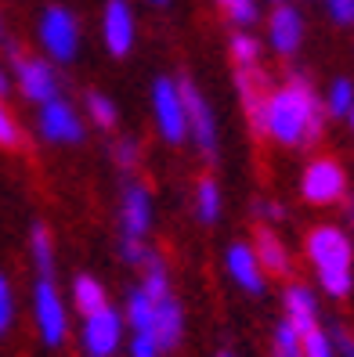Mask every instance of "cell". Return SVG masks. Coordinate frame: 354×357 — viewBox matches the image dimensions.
Masks as SVG:
<instances>
[{
    "instance_id": "cell-21",
    "label": "cell",
    "mask_w": 354,
    "mask_h": 357,
    "mask_svg": "<svg viewBox=\"0 0 354 357\" xmlns=\"http://www.w3.org/2000/svg\"><path fill=\"white\" fill-rule=\"evenodd\" d=\"M69 300H73L80 318H87V314L109 307V292H105V285H101L94 275H76L73 278V289H69Z\"/></svg>"
},
{
    "instance_id": "cell-27",
    "label": "cell",
    "mask_w": 354,
    "mask_h": 357,
    "mask_svg": "<svg viewBox=\"0 0 354 357\" xmlns=\"http://www.w3.org/2000/svg\"><path fill=\"white\" fill-rule=\"evenodd\" d=\"M112 162H116V170L127 177V174H138V166H141V141L134 134L127 137H116L112 141Z\"/></svg>"
},
{
    "instance_id": "cell-31",
    "label": "cell",
    "mask_w": 354,
    "mask_h": 357,
    "mask_svg": "<svg viewBox=\"0 0 354 357\" xmlns=\"http://www.w3.org/2000/svg\"><path fill=\"white\" fill-rule=\"evenodd\" d=\"M15 325V292H11V282L8 275L0 271V335Z\"/></svg>"
},
{
    "instance_id": "cell-37",
    "label": "cell",
    "mask_w": 354,
    "mask_h": 357,
    "mask_svg": "<svg viewBox=\"0 0 354 357\" xmlns=\"http://www.w3.org/2000/svg\"><path fill=\"white\" fill-rule=\"evenodd\" d=\"M214 357H239V354H235V350H217Z\"/></svg>"
},
{
    "instance_id": "cell-3",
    "label": "cell",
    "mask_w": 354,
    "mask_h": 357,
    "mask_svg": "<svg viewBox=\"0 0 354 357\" xmlns=\"http://www.w3.org/2000/svg\"><path fill=\"white\" fill-rule=\"evenodd\" d=\"M149 112H152V127L156 137L166 149H181L189 141V112H184V94H181V79L159 73L149 87Z\"/></svg>"
},
{
    "instance_id": "cell-16",
    "label": "cell",
    "mask_w": 354,
    "mask_h": 357,
    "mask_svg": "<svg viewBox=\"0 0 354 357\" xmlns=\"http://www.w3.org/2000/svg\"><path fill=\"white\" fill-rule=\"evenodd\" d=\"M249 245H253V253H257L267 278H293V253H289V245L279 235L275 224H257Z\"/></svg>"
},
{
    "instance_id": "cell-7",
    "label": "cell",
    "mask_w": 354,
    "mask_h": 357,
    "mask_svg": "<svg viewBox=\"0 0 354 357\" xmlns=\"http://www.w3.org/2000/svg\"><path fill=\"white\" fill-rule=\"evenodd\" d=\"M116 227H119V238H149L156 227V195L149 181L138 174H127L119 184Z\"/></svg>"
},
{
    "instance_id": "cell-1",
    "label": "cell",
    "mask_w": 354,
    "mask_h": 357,
    "mask_svg": "<svg viewBox=\"0 0 354 357\" xmlns=\"http://www.w3.org/2000/svg\"><path fill=\"white\" fill-rule=\"evenodd\" d=\"M325 123L329 112L322 105V87H315L307 73H286L272 83L249 130L282 152H307L322 144Z\"/></svg>"
},
{
    "instance_id": "cell-17",
    "label": "cell",
    "mask_w": 354,
    "mask_h": 357,
    "mask_svg": "<svg viewBox=\"0 0 354 357\" xmlns=\"http://www.w3.org/2000/svg\"><path fill=\"white\" fill-rule=\"evenodd\" d=\"M184 307L177 300V292H166V296H156V343L163 347V354H174L184 340Z\"/></svg>"
},
{
    "instance_id": "cell-13",
    "label": "cell",
    "mask_w": 354,
    "mask_h": 357,
    "mask_svg": "<svg viewBox=\"0 0 354 357\" xmlns=\"http://www.w3.org/2000/svg\"><path fill=\"white\" fill-rule=\"evenodd\" d=\"M101 44L112 58H127L138 44V15L131 0H105L101 8Z\"/></svg>"
},
{
    "instance_id": "cell-40",
    "label": "cell",
    "mask_w": 354,
    "mask_h": 357,
    "mask_svg": "<svg viewBox=\"0 0 354 357\" xmlns=\"http://www.w3.org/2000/svg\"><path fill=\"white\" fill-rule=\"evenodd\" d=\"M0 44H4V18H0Z\"/></svg>"
},
{
    "instance_id": "cell-5",
    "label": "cell",
    "mask_w": 354,
    "mask_h": 357,
    "mask_svg": "<svg viewBox=\"0 0 354 357\" xmlns=\"http://www.w3.org/2000/svg\"><path fill=\"white\" fill-rule=\"evenodd\" d=\"M181 79V94H184V112H189V144L206 159L214 162L221 155V123H217V109L206 98V91L192 76H177Z\"/></svg>"
},
{
    "instance_id": "cell-23",
    "label": "cell",
    "mask_w": 354,
    "mask_h": 357,
    "mask_svg": "<svg viewBox=\"0 0 354 357\" xmlns=\"http://www.w3.org/2000/svg\"><path fill=\"white\" fill-rule=\"evenodd\" d=\"M83 119L94 123L98 130H116L119 127V109L109 94L101 91H87L83 94Z\"/></svg>"
},
{
    "instance_id": "cell-32",
    "label": "cell",
    "mask_w": 354,
    "mask_h": 357,
    "mask_svg": "<svg viewBox=\"0 0 354 357\" xmlns=\"http://www.w3.org/2000/svg\"><path fill=\"white\" fill-rule=\"evenodd\" d=\"M329 335L332 347H337V357H354V328L344 321H329Z\"/></svg>"
},
{
    "instance_id": "cell-28",
    "label": "cell",
    "mask_w": 354,
    "mask_h": 357,
    "mask_svg": "<svg viewBox=\"0 0 354 357\" xmlns=\"http://www.w3.org/2000/svg\"><path fill=\"white\" fill-rule=\"evenodd\" d=\"M22 123H18L15 109L8 105V98H0V149H8V152H18L22 149Z\"/></svg>"
},
{
    "instance_id": "cell-30",
    "label": "cell",
    "mask_w": 354,
    "mask_h": 357,
    "mask_svg": "<svg viewBox=\"0 0 354 357\" xmlns=\"http://www.w3.org/2000/svg\"><path fill=\"white\" fill-rule=\"evenodd\" d=\"M318 4H322V15L332 26H340V29L354 26V0H318Z\"/></svg>"
},
{
    "instance_id": "cell-42",
    "label": "cell",
    "mask_w": 354,
    "mask_h": 357,
    "mask_svg": "<svg viewBox=\"0 0 354 357\" xmlns=\"http://www.w3.org/2000/svg\"><path fill=\"white\" fill-rule=\"evenodd\" d=\"M351 29H354V26H351Z\"/></svg>"
},
{
    "instance_id": "cell-34",
    "label": "cell",
    "mask_w": 354,
    "mask_h": 357,
    "mask_svg": "<svg viewBox=\"0 0 354 357\" xmlns=\"http://www.w3.org/2000/svg\"><path fill=\"white\" fill-rule=\"evenodd\" d=\"M127 357H166L163 347L152 340V335H131L127 340Z\"/></svg>"
},
{
    "instance_id": "cell-24",
    "label": "cell",
    "mask_w": 354,
    "mask_h": 357,
    "mask_svg": "<svg viewBox=\"0 0 354 357\" xmlns=\"http://www.w3.org/2000/svg\"><path fill=\"white\" fill-rule=\"evenodd\" d=\"M29 257H33L36 275L54 278V235H51L47 224H33V231H29Z\"/></svg>"
},
{
    "instance_id": "cell-38",
    "label": "cell",
    "mask_w": 354,
    "mask_h": 357,
    "mask_svg": "<svg viewBox=\"0 0 354 357\" xmlns=\"http://www.w3.org/2000/svg\"><path fill=\"white\" fill-rule=\"evenodd\" d=\"M149 4H152V8H166V4H170V0H149Z\"/></svg>"
},
{
    "instance_id": "cell-29",
    "label": "cell",
    "mask_w": 354,
    "mask_h": 357,
    "mask_svg": "<svg viewBox=\"0 0 354 357\" xmlns=\"http://www.w3.org/2000/svg\"><path fill=\"white\" fill-rule=\"evenodd\" d=\"M304 357H337V347H332L329 325H318L304 335Z\"/></svg>"
},
{
    "instance_id": "cell-12",
    "label": "cell",
    "mask_w": 354,
    "mask_h": 357,
    "mask_svg": "<svg viewBox=\"0 0 354 357\" xmlns=\"http://www.w3.org/2000/svg\"><path fill=\"white\" fill-rule=\"evenodd\" d=\"M123 335H127V321H123L119 307H101L94 314H87L80 325V347L87 357H112L123 347Z\"/></svg>"
},
{
    "instance_id": "cell-18",
    "label": "cell",
    "mask_w": 354,
    "mask_h": 357,
    "mask_svg": "<svg viewBox=\"0 0 354 357\" xmlns=\"http://www.w3.org/2000/svg\"><path fill=\"white\" fill-rule=\"evenodd\" d=\"M275 76L267 73L264 66H253V69H235V91H239V105L246 112V123H253L260 105L267 98V91H272Z\"/></svg>"
},
{
    "instance_id": "cell-8",
    "label": "cell",
    "mask_w": 354,
    "mask_h": 357,
    "mask_svg": "<svg viewBox=\"0 0 354 357\" xmlns=\"http://www.w3.org/2000/svg\"><path fill=\"white\" fill-rule=\"evenodd\" d=\"M8 58H11V73H15V87L26 101L33 105H44L51 98L61 94V79L51 58H40V54H26L18 44H8Z\"/></svg>"
},
{
    "instance_id": "cell-6",
    "label": "cell",
    "mask_w": 354,
    "mask_h": 357,
    "mask_svg": "<svg viewBox=\"0 0 354 357\" xmlns=\"http://www.w3.org/2000/svg\"><path fill=\"white\" fill-rule=\"evenodd\" d=\"M80 18L66 4H47L36 18V40L54 66H73L80 54Z\"/></svg>"
},
{
    "instance_id": "cell-19",
    "label": "cell",
    "mask_w": 354,
    "mask_h": 357,
    "mask_svg": "<svg viewBox=\"0 0 354 357\" xmlns=\"http://www.w3.org/2000/svg\"><path fill=\"white\" fill-rule=\"evenodd\" d=\"M192 213L199 224L214 227L224 217V192H221V181L214 174H199L192 184Z\"/></svg>"
},
{
    "instance_id": "cell-11",
    "label": "cell",
    "mask_w": 354,
    "mask_h": 357,
    "mask_svg": "<svg viewBox=\"0 0 354 357\" xmlns=\"http://www.w3.org/2000/svg\"><path fill=\"white\" fill-rule=\"evenodd\" d=\"M36 134L47 144H83L87 137V119L69 98H51L36 105Z\"/></svg>"
},
{
    "instance_id": "cell-4",
    "label": "cell",
    "mask_w": 354,
    "mask_h": 357,
    "mask_svg": "<svg viewBox=\"0 0 354 357\" xmlns=\"http://www.w3.org/2000/svg\"><path fill=\"white\" fill-rule=\"evenodd\" d=\"M297 192L307 206H315V209L340 206L351 195V174L337 155H311L304 162V170H300Z\"/></svg>"
},
{
    "instance_id": "cell-20",
    "label": "cell",
    "mask_w": 354,
    "mask_h": 357,
    "mask_svg": "<svg viewBox=\"0 0 354 357\" xmlns=\"http://www.w3.org/2000/svg\"><path fill=\"white\" fill-rule=\"evenodd\" d=\"M228 61H232V69L264 66V40L253 29H235L228 36Z\"/></svg>"
},
{
    "instance_id": "cell-41",
    "label": "cell",
    "mask_w": 354,
    "mask_h": 357,
    "mask_svg": "<svg viewBox=\"0 0 354 357\" xmlns=\"http://www.w3.org/2000/svg\"><path fill=\"white\" fill-rule=\"evenodd\" d=\"M272 4H286V0H272ZM293 4H300V0H293Z\"/></svg>"
},
{
    "instance_id": "cell-33",
    "label": "cell",
    "mask_w": 354,
    "mask_h": 357,
    "mask_svg": "<svg viewBox=\"0 0 354 357\" xmlns=\"http://www.w3.org/2000/svg\"><path fill=\"white\" fill-rule=\"evenodd\" d=\"M253 217L257 224H279L286 217V209L279 199H253Z\"/></svg>"
},
{
    "instance_id": "cell-22",
    "label": "cell",
    "mask_w": 354,
    "mask_h": 357,
    "mask_svg": "<svg viewBox=\"0 0 354 357\" xmlns=\"http://www.w3.org/2000/svg\"><path fill=\"white\" fill-rule=\"evenodd\" d=\"M322 105L329 119H347L354 109V79L351 76H332L322 87Z\"/></svg>"
},
{
    "instance_id": "cell-39",
    "label": "cell",
    "mask_w": 354,
    "mask_h": 357,
    "mask_svg": "<svg viewBox=\"0 0 354 357\" xmlns=\"http://www.w3.org/2000/svg\"><path fill=\"white\" fill-rule=\"evenodd\" d=\"M344 123H347V127H351V134H354V109H351V116H347Z\"/></svg>"
},
{
    "instance_id": "cell-9",
    "label": "cell",
    "mask_w": 354,
    "mask_h": 357,
    "mask_svg": "<svg viewBox=\"0 0 354 357\" xmlns=\"http://www.w3.org/2000/svg\"><path fill=\"white\" fill-rule=\"evenodd\" d=\"M307 40V15L300 4L286 0V4H272V11L264 15V47L275 58L289 61L304 51Z\"/></svg>"
},
{
    "instance_id": "cell-25",
    "label": "cell",
    "mask_w": 354,
    "mask_h": 357,
    "mask_svg": "<svg viewBox=\"0 0 354 357\" xmlns=\"http://www.w3.org/2000/svg\"><path fill=\"white\" fill-rule=\"evenodd\" d=\"M267 354L272 357H304V335L286 318H279L272 325V335H267Z\"/></svg>"
},
{
    "instance_id": "cell-14",
    "label": "cell",
    "mask_w": 354,
    "mask_h": 357,
    "mask_svg": "<svg viewBox=\"0 0 354 357\" xmlns=\"http://www.w3.org/2000/svg\"><path fill=\"white\" fill-rule=\"evenodd\" d=\"M224 271H228V278H232V285L239 292H246V296H264L267 292V275H264V267H260L249 242L239 238V242L224 245Z\"/></svg>"
},
{
    "instance_id": "cell-36",
    "label": "cell",
    "mask_w": 354,
    "mask_h": 357,
    "mask_svg": "<svg viewBox=\"0 0 354 357\" xmlns=\"http://www.w3.org/2000/svg\"><path fill=\"white\" fill-rule=\"evenodd\" d=\"M347 224H351V231H354V202L347 206Z\"/></svg>"
},
{
    "instance_id": "cell-10",
    "label": "cell",
    "mask_w": 354,
    "mask_h": 357,
    "mask_svg": "<svg viewBox=\"0 0 354 357\" xmlns=\"http://www.w3.org/2000/svg\"><path fill=\"white\" fill-rule=\"evenodd\" d=\"M33 321H36V332H40V343H44V347L58 350L61 343L69 340V307H66V300H61L54 278L36 275V285H33Z\"/></svg>"
},
{
    "instance_id": "cell-2",
    "label": "cell",
    "mask_w": 354,
    "mask_h": 357,
    "mask_svg": "<svg viewBox=\"0 0 354 357\" xmlns=\"http://www.w3.org/2000/svg\"><path fill=\"white\" fill-rule=\"evenodd\" d=\"M304 257L329 300H347L354 292V238L344 224H311L304 235Z\"/></svg>"
},
{
    "instance_id": "cell-15",
    "label": "cell",
    "mask_w": 354,
    "mask_h": 357,
    "mask_svg": "<svg viewBox=\"0 0 354 357\" xmlns=\"http://www.w3.org/2000/svg\"><path fill=\"white\" fill-rule=\"evenodd\" d=\"M282 318L293 325L300 335H307L311 328L322 325V303H318V292L311 289L307 282H293L289 278L282 289Z\"/></svg>"
},
{
    "instance_id": "cell-26",
    "label": "cell",
    "mask_w": 354,
    "mask_h": 357,
    "mask_svg": "<svg viewBox=\"0 0 354 357\" xmlns=\"http://www.w3.org/2000/svg\"><path fill=\"white\" fill-rule=\"evenodd\" d=\"M232 29H253L260 22V0H214Z\"/></svg>"
},
{
    "instance_id": "cell-35",
    "label": "cell",
    "mask_w": 354,
    "mask_h": 357,
    "mask_svg": "<svg viewBox=\"0 0 354 357\" xmlns=\"http://www.w3.org/2000/svg\"><path fill=\"white\" fill-rule=\"evenodd\" d=\"M8 91H11V76L4 73V66H0V98H4Z\"/></svg>"
}]
</instances>
